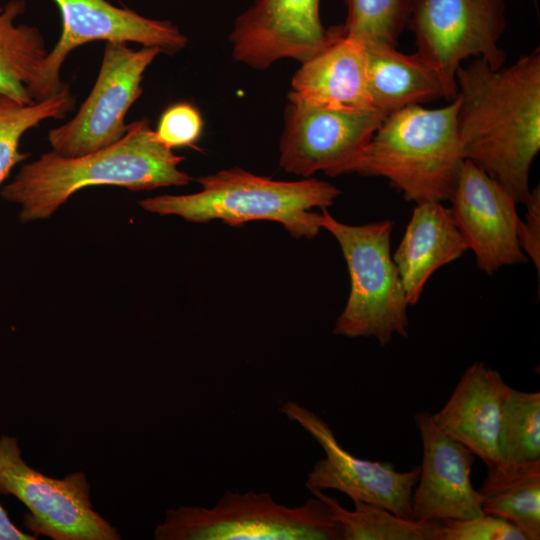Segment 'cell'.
<instances>
[{"label": "cell", "mask_w": 540, "mask_h": 540, "mask_svg": "<svg viewBox=\"0 0 540 540\" xmlns=\"http://www.w3.org/2000/svg\"><path fill=\"white\" fill-rule=\"evenodd\" d=\"M456 84L464 159L525 204L530 168L540 150L539 49L497 69L475 58L458 68Z\"/></svg>", "instance_id": "cell-1"}, {"label": "cell", "mask_w": 540, "mask_h": 540, "mask_svg": "<svg viewBox=\"0 0 540 540\" xmlns=\"http://www.w3.org/2000/svg\"><path fill=\"white\" fill-rule=\"evenodd\" d=\"M183 160L160 142L148 120L141 119L128 124L119 141L95 152L78 157L42 154L24 164L0 195L20 205L21 222H31L50 217L73 193L88 186L144 191L186 185L192 178L178 168Z\"/></svg>", "instance_id": "cell-2"}, {"label": "cell", "mask_w": 540, "mask_h": 540, "mask_svg": "<svg viewBox=\"0 0 540 540\" xmlns=\"http://www.w3.org/2000/svg\"><path fill=\"white\" fill-rule=\"evenodd\" d=\"M458 99L444 107H405L389 114L349 173L386 178L416 204L450 200L464 164Z\"/></svg>", "instance_id": "cell-3"}, {"label": "cell", "mask_w": 540, "mask_h": 540, "mask_svg": "<svg viewBox=\"0 0 540 540\" xmlns=\"http://www.w3.org/2000/svg\"><path fill=\"white\" fill-rule=\"evenodd\" d=\"M201 191L187 195H159L141 200L140 206L159 215H177L190 222L222 220L240 226L253 220L281 223L295 238H314L321 214L314 207L331 206L341 191L315 178L276 181L238 167L201 176Z\"/></svg>", "instance_id": "cell-4"}, {"label": "cell", "mask_w": 540, "mask_h": 540, "mask_svg": "<svg viewBox=\"0 0 540 540\" xmlns=\"http://www.w3.org/2000/svg\"><path fill=\"white\" fill-rule=\"evenodd\" d=\"M321 227L338 241L350 276V293L333 333L374 337L381 346L394 335H408V302L390 252L393 222L344 224L321 208Z\"/></svg>", "instance_id": "cell-5"}, {"label": "cell", "mask_w": 540, "mask_h": 540, "mask_svg": "<svg viewBox=\"0 0 540 540\" xmlns=\"http://www.w3.org/2000/svg\"><path fill=\"white\" fill-rule=\"evenodd\" d=\"M157 540H342L340 523L313 495L288 507L270 493L226 490L212 507L169 509L154 531Z\"/></svg>", "instance_id": "cell-6"}, {"label": "cell", "mask_w": 540, "mask_h": 540, "mask_svg": "<svg viewBox=\"0 0 540 540\" xmlns=\"http://www.w3.org/2000/svg\"><path fill=\"white\" fill-rule=\"evenodd\" d=\"M506 1L408 0L406 27L416 52L439 75L446 100L456 98V73L467 58L504 66L506 54L498 44L506 29Z\"/></svg>", "instance_id": "cell-7"}, {"label": "cell", "mask_w": 540, "mask_h": 540, "mask_svg": "<svg viewBox=\"0 0 540 540\" xmlns=\"http://www.w3.org/2000/svg\"><path fill=\"white\" fill-rule=\"evenodd\" d=\"M0 494L12 495L28 509L24 525L35 536L54 540H119L117 529L90 501V485L82 472L63 479L48 477L23 459L17 438L0 436Z\"/></svg>", "instance_id": "cell-8"}, {"label": "cell", "mask_w": 540, "mask_h": 540, "mask_svg": "<svg viewBox=\"0 0 540 540\" xmlns=\"http://www.w3.org/2000/svg\"><path fill=\"white\" fill-rule=\"evenodd\" d=\"M160 53L159 47L133 50L125 42H107L89 96L71 120L49 131L52 151L78 157L119 141L127 130L126 114L142 94L144 73Z\"/></svg>", "instance_id": "cell-9"}, {"label": "cell", "mask_w": 540, "mask_h": 540, "mask_svg": "<svg viewBox=\"0 0 540 540\" xmlns=\"http://www.w3.org/2000/svg\"><path fill=\"white\" fill-rule=\"evenodd\" d=\"M58 7L62 30L27 86L33 102L42 101L64 88L60 70L66 57L77 47L92 41L135 42L175 53L187 44V37L169 20L144 17L127 7L106 0H52Z\"/></svg>", "instance_id": "cell-10"}, {"label": "cell", "mask_w": 540, "mask_h": 540, "mask_svg": "<svg viewBox=\"0 0 540 540\" xmlns=\"http://www.w3.org/2000/svg\"><path fill=\"white\" fill-rule=\"evenodd\" d=\"M386 117L376 110H345L289 101L280 138V166L309 177L349 174Z\"/></svg>", "instance_id": "cell-11"}, {"label": "cell", "mask_w": 540, "mask_h": 540, "mask_svg": "<svg viewBox=\"0 0 540 540\" xmlns=\"http://www.w3.org/2000/svg\"><path fill=\"white\" fill-rule=\"evenodd\" d=\"M280 411L311 435L325 453L307 475L305 485L310 492L336 490L352 501L378 505L399 516L411 517L412 493L420 466L399 472L392 463L361 459L343 448L328 423L305 406L286 401Z\"/></svg>", "instance_id": "cell-12"}, {"label": "cell", "mask_w": 540, "mask_h": 540, "mask_svg": "<svg viewBox=\"0 0 540 540\" xmlns=\"http://www.w3.org/2000/svg\"><path fill=\"white\" fill-rule=\"evenodd\" d=\"M333 37L320 17V0H255L235 20L232 57L265 70L280 59L308 60Z\"/></svg>", "instance_id": "cell-13"}, {"label": "cell", "mask_w": 540, "mask_h": 540, "mask_svg": "<svg viewBox=\"0 0 540 540\" xmlns=\"http://www.w3.org/2000/svg\"><path fill=\"white\" fill-rule=\"evenodd\" d=\"M451 201L450 213L473 251L479 269L492 274L528 257L518 241L516 201L498 182L465 160Z\"/></svg>", "instance_id": "cell-14"}, {"label": "cell", "mask_w": 540, "mask_h": 540, "mask_svg": "<svg viewBox=\"0 0 540 540\" xmlns=\"http://www.w3.org/2000/svg\"><path fill=\"white\" fill-rule=\"evenodd\" d=\"M422 442V464L411 500V519L419 522L482 516L483 498L471 482L476 456L445 434L432 414L414 416Z\"/></svg>", "instance_id": "cell-15"}, {"label": "cell", "mask_w": 540, "mask_h": 540, "mask_svg": "<svg viewBox=\"0 0 540 540\" xmlns=\"http://www.w3.org/2000/svg\"><path fill=\"white\" fill-rule=\"evenodd\" d=\"M511 388L496 370L475 362L462 374L445 405L432 414L435 424L479 457L487 470L500 463L501 422Z\"/></svg>", "instance_id": "cell-16"}, {"label": "cell", "mask_w": 540, "mask_h": 540, "mask_svg": "<svg viewBox=\"0 0 540 540\" xmlns=\"http://www.w3.org/2000/svg\"><path fill=\"white\" fill-rule=\"evenodd\" d=\"M333 37L302 62L291 80L289 101L345 110H375L368 88L366 47L332 27Z\"/></svg>", "instance_id": "cell-17"}, {"label": "cell", "mask_w": 540, "mask_h": 540, "mask_svg": "<svg viewBox=\"0 0 540 540\" xmlns=\"http://www.w3.org/2000/svg\"><path fill=\"white\" fill-rule=\"evenodd\" d=\"M468 249L449 208L441 202L418 203L392 256L408 305L417 304L437 269L457 260Z\"/></svg>", "instance_id": "cell-18"}, {"label": "cell", "mask_w": 540, "mask_h": 540, "mask_svg": "<svg viewBox=\"0 0 540 540\" xmlns=\"http://www.w3.org/2000/svg\"><path fill=\"white\" fill-rule=\"evenodd\" d=\"M365 47L372 105L385 117L405 107L445 99L439 75L417 52L405 54L390 45Z\"/></svg>", "instance_id": "cell-19"}, {"label": "cell", "mask_w": 540, "mask_h": 540, "mask_svg": "<svg viewBox=\"0 0 540 540\" xmlns=\"http://www.w3.org/2000/svg\"><path fill=\"white\" fill-rule=\"evenodd\" d=\"M25 10L24 0L0 6V93L31 104L27 86L48 51L37 27L16 23Z\"/></svg>", "instance_id": "cell-20"}, {"label": "cell", "mask_w": 540, "mask_h": 540, "mask_svg": "<svg viewBox=\"0 0 540 540\" xmlns=\"http://www.w3.org/2000/svg\"><path fill=\"white\" fill-rule=\"evenodd\" d=\"M478 491L484 514L513 523L527 540L540 539V461L506 473L487 472Z\"/></svg>", "instance_id": "cell-21"}, {"label": "cell", "mask_w": 540, "mask_h": 540, "mask_svg": "<svg viewBox=\"0 0 540 540\" xmlns=\"http://www.w3.org/2000/svg\"><path fill=\"white\" fill-rule=\"evenodd\" d=\"M311 493L328 505L340 523L342 540H440V521H415L362 501H353L354 509L348 510L323 491Z\"/></svg>", "instance_id": "cell-22"}, {"label": "cell", "mask_w": 540, "mask_h": 540, "mask_svg": "<svg viewBox=\"0 0 540 540\" xmlns=\"http://www.w3.org/2000/svg\"><path fill=\"white\" fill-rule=\"evenodd\" d=\"M75 104L67 84L58 93L31 104L0 93V185L29 156L19 149L22 136L44 120L64 118Z\"/></svg>", "instance_id": "cell-23"}, {"label": "cell", "mask_w": 540, "mask_h": 540, "mask_svg": "<svg viewBox=\"0 0 540 540\" xmlns=\"http://www.w3.org/2000/svg\"><path fill=\"white\" fill-rule=\"evenodd\" d=\"M498 467L487 472L506 473L540 461V393L511 388L499 436Z\"/></svg>", "instance_id": "cell-24"}, {"label": "cell", "mask_w": 540, "mask_h": 540, "mask_svg": "<svg viewBox=\"0 0 540 540\" xmlns=\"http://www.w3.org/2000/svg\"><path fill=\"white\" fill-rule=\"evenodd\" d=\"M347 7L344 34L364 45L395 46L409 16L408 0H343Z\"/></svg>", "instance_id": "cell-25"}, {"label": "cell", "mask_w": 540, "mask_h": 540, "mask_svg": "<svg viewBox=\"0 0 540 540\" xmlns=\"http://www.w3.org/2000/svg\"><path fill=\"white\" fill-rule=\"evenodd\" d=\"M203 131V119L199 110L189 102H178L167 107L161 114L155 133L170 149L196 148Z\"/></svg>", "instance_id": "cell-26"}, {"label": "cell", "mask_w": 540, "mask_h": 540, "mask_svg": "<svg viewBox=\"0 0 540 540\" xmlns=\"http://www.w3.org/2000/svg\"><path fill=\"white\" fill-rule=\"evenodd\" d=\"M440 540H527L513 523L489 514L441 521Z\"/></svg>", "instance_id": "cell-27"}, {"label": "cell", "mask_w": 540, "mask_h": 540, "mask_svg": "<svg viewBox=\"0 0 540 540\" xmlns=\"http://www.w3.org/2000/svg\"><path fill=\"white\" fill-rule=\"evenodd\" d=\"M525 221H520L518 241L522 251L534 263L538 277L540 272V189L531 190L526 201Z\"/></svg>", "instance_id": "cell-28"}, {"label": "cell", "mask_w": 540, "mask_h": 540, "mask_svg": "<svg viewBox=\"0 0 540 540\" xmlns=\"http://www.w3.org/2000/svg\"><path fill=\"white\" fill-rule=\"evenodd\" d=\"M34 534H27L13 524L0 504V540H35Z\"/></svg>", "instance_id": "cell-29"}]
</instances>
